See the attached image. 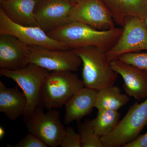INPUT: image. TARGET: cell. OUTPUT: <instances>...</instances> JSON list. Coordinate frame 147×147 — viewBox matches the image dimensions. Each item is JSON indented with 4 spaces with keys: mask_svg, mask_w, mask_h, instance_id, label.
Masks as SVG:
<instances>
[{
    "mask_svg": "<svg viewBox=\"0 0 147 147\" xmlns=\"http://www.w3.org/2000/svg\"><path fill=\"white\" fill-rule=\"evenodd\" d=\"M122 31V28L100 30L82 23L71 22L47 34L68 49L94 46L107 52L117 42Z\"/></svg>",
    "mask_w": 147,
    "mask_h": 147,
    "instance_id": "1",
    "label": "cell"
},
{
    "mask_svg": "<svg viewBox=\"0 0 147 147\" xmlns=\"http://www.w3.org/2000/svg\"><path fill=\"white\" fill-rule=\"evenodd\" d=\"M82 59V80L85 87L96 90L114 86L118 78L108 60L106 51L94 46L73 49Z\"/></svg>",
    "mask_w": 147,
    "mask_h": 147,
    "instance_id": "2",
    "label": "cell"
},
{
    "mask_svg": "<svg viewBox=\"0 0 147 147\" xmlns=\"http://www.w3.org/2000/svg\"><path fill=\"white\" fill-rule=\"evenodd\" d=\"M84 87L83 80L74 72L50 71L42 84L40 104L47 110L61 108Z\"/></svg>",
    "mask_w": 147,
    "mask_h": 147,
    "instance_id": "3",
    "label": "cell"
},
{
    "mask_svg": "<svg viewBox=\"0 0 147 147\" xmlns=\"http://www.w3.org/2000/svg\"><path fill=\"white\" fill-rule=\"evenodd\" d=\"M147 125V98L131 105L114 130L101 137L104 147H123L137 139Z\"/></svg>",
    "mask_w": 147,
    "mask_h": 147,
    "instance_id": "4",
    "label": "cell"
},
{
    "mask_svg": "<svg viewBox=\"0 0 147 147\" xmlns=\"http://www.w3.org/2000/svg\"><path fill=\"white\" fill-rule=\"evenodd\" d=\"M50 72L41 67L30 63L16 70L0 69V75L16 82L26 95L28 101L26 112L24 117L32 114L40 105V96L43 82Z\"/></svg>",
    "mask_w": 147,
    "mask_h": 147,
    "instance_id": "5",
    "label": "cell"
},
{
    "mask_svg": "<svg viewBox=\"0 0 147 147\" xmlns=\"http://www.w3.org/2000/svg\"><path fill=\"white\" fill-rule=\"evenodd\" d=\"M40 104L30 115L24 117V123L29 132L38 137L48 147L60 146L65 128L61 120V115L57 110L43 112Z\"/></svg>",
    "mask_w": 147,
    "mask_h": 147,
    "instance_id": "6",
    "label": "cell"
},
{
    "mask_svg": "<svg viewBox=\"0 0 147 147\" xmlns=\"http://www.w3.org/2000/svg\"><path fill=\"white\" fill-rule=\"evenodd\" d=\"M122 28L118 39L106 52L110 62L118 59L124 54L147 50V26L144 20L129 17Z\"/></svg>",
    "mask_w": 147,
    "mask_h": 147,
    "instance_id": "7",
    "label": "cell"
},
{
    "mask_svg": "<svg viewBox=\"0 0 147 147\" xmlns=\"http://www.w3.org/2000/svg\"><path fill=\"white\" fill-rule=\"evenodd\" d=\"M29 64L32 63L49 71L75 72L82 64V59L73 50H52L42 46L30 45Z\"/></svg>",
    "mask_w": 147,
    "mask_h": 147,
    "instance_id": "8",
    "label": "cell"
},
{
    "mask_svg": "<svg viewBox=\"0 0 147 147\" xmlns=\"http://www.w3.org/2000/svg\"><path fill=\"white\" fill-rule=\"evenodd\" d=\"M69 23L77 22L100 30L115 28V21L102 0H81L71 8Z\"/></svg>",
    "mask_w": 147,
    "mask_h": 147,
    "instance_id": "9",
    "label": "cell"
},
{
    "mask_svg": "<svg viewBox=\"0 0 147 147\" xmlns=\"http://www.w3.org/2000/svg\"><path fill=\"white\" fill-rule=\"evenodd\" d=\"M0 34L11 35L29 45L42 46L52 50H68L64 44L51 38L39 27L26 26L14 23L1 8Z\"/></svg>",
    "mask_w": 147,
    "mask_h": 147,
    "instance_id": "10",
    "label": "cell"
},
{
    "mask_svg": "<svg viewBox=\"0 0 147 147\" xmlns=\"http://www.w3.org/2000/svg\"><path fill=\"white\" fill-rule=\"evenodd\" d=\"M75 4L70 0H38L34 13L38 26L47 33L67 24Z\"/></svg>",
    "mask_w": 147,
    "mask_h": 147,
    "instance_id": "11",
    "label": "cell"
},
{
    "mask_svg": "<svg viewBox=\"0 0 147 147\" xmlns=\"http://www.w3.org/2000/svg\"><path fill=\"white\" fill-rule=\"evenodd\" d=\"M30 45L10 34H0V68L16 70L28 64Z\"/></svg>",
    "mask_w": 147,
    "mask_h": 147,
    "instance_id": "12",
    "label": "cell"
},
{
    "mask_svg": "<svg viewBox=\"0 0 147 147\" xmlns=\"http://www.w3.org/2000/svg\"><path fill=\"white\" fill-rule=\"evenodd\" d=\"M111 65L123 79V89L129 96L138 101L147 98L146 72L119 59L112 61Z\"/></svg>",
    "mask_w": 147,
    "mask_h": 147,
    "instance_id": "13",
    "label": "cell"
},
{
    "mask_svg": "<svg viewBox=\"0 0 147 147\" xmlns=\"http://www.w3.org/2000/svg\"><path fill=\"white\" fill-rule=\"evenodd\" d=\"M97 91L84 87L74 94L65 105L64 123L68 125L74 121L80 122L84 117L90 114L95 108Z\"/></svg>",
    "mask_w": 147,
    "mask_h": 147,
    "instance_id": "14",
    "label": "cell"
},
{
    "mask_svg": "<svg viewBox=\"0 0 147 147\" xmlns=\"http://www.w3.org/2000/svg\"><path fill=\"white\" fill-rule=\"evenodd\" d=\"M115 24L123 26L126 18L145 20L147 16V0H102Z\"/></svg>",
    "mask_w": 147,
    "mask_h": 147,
    "instance_id": "15",
    "label": "cell"
},
{
    "mask_svg": "<svg viewBox=\"0 0 147 147\" xmlns=\"http://www.w3.org/2000/svg\"><path fill=\"white\" fill-rule=\"evenodd\" d=\"M28 101L18 87L7 88L0 81V112L9 121L16 120L26 112Z\"/></svg>",
    "mask_w": 147,
    "mask_h": 147,
    "instance_id": "16",
    "label": "cell"
},
{
    "mask_svg": "<svg viewBox=\"0 0 147 147\" xmlns=\"http://www.w3.org/2000/svg\"><path fill=\"white\" fill-rule=\"evenodd\" d=\"M37 1L0 0V8L16 24L26 26H38L34 13Z\"/></svg>",
    "mask_w": 147,
    "mask_h": 147,
    "instance_id": "17",
    "label": "cell"
},
{
    "mask_svg": "<svg viewBox=\"0 0 147 147\" xmlns=\"http://www.w3.org/2000/svg\"><path fill=\"white\" fill-rule=\"evenodd\" d=\"M129 100V96L126 94H123L119 88L114 85L98 90L94 107L98 110L107 109L118 111Z\"/></svg>",
    "mask_w": 147,
    "mask_h": 147,
    "instance_id": "18",
    "label": "cell"
},
{
    "mask_svg": "<svg viewBox=\"0 0 147 147\" xmlns=\"http://www.w3.org/2000/svg\"><path fill=\"white\" fill-rule=\"evenodd\" d=\"M120 118V114L117 110L100 109L98 110L96 117L90 120V123L96 133L101 138L114 130Z\"/></svg>",
    "mask_w": 147,
    "mask_h": 147,
    "instance_id": "19",
    "label": "cell"
},
{
    "mask_svg": "<svg viewBox=\"0 0 147 147\" xmlns=\"http://www.w3.org/2000/svg\"><path fill=\"white\" fill-rule=\"evenodd\" d=\"M78 133L81 137L82 147H104L101 137L96 133L90 119L79 123Z\"/></svg>",
    "mask_w": 147,
    "mask_h": 147,
    "instance_id": "20",
    "label": "cell"
},
{
    "mask_svg": "<svg viewBox=\"0 0 147 147\" xmlns=\"http://www.w3.org/2000/svg\"><path fill=\"white\" fill-rule=\"evenodd\" d=\"M118 59L147 73V52L127 53L121 56Z\"/></svg>",
    "mask_w": 147,
    "mask_h": 147,
    "instance_id": "21",
    "label": "cell"
},
{
    "mask_svg": "<svg viewBox=\"0 0 147 147\" xmlns=\"http://www.w3.org/2000/svg\"><path fill=\"white\" fill-rule=\"evenodd\" d=\"M61 147H82L81 137L73 127H67L60 145Z\"/></svg>",
    "mask_w": 147,
    "mask_h": 147,
    "instance_id": "22",
    "label": "cell"
},
{
    "mask_svg": "<svg viewBox=\"0 0 147 147\" xmlns=\"http://www.w3.org/2000/svg\"><path fill=\"white\" fill-rule=\"evenodd\" d=\"M7 147H48L41 140L34 134L29 132L14 145L7 144Z\"/></svg>",
    "mask_w": 147,
    "mask_h": 147,
    "instance_id": "23",
    "label": "cell"
},
{
    "mask_svg": "<svg viewBox=\"0 0 147 147\" xmlns=\"http://www.w3.org/2000/svg\"><path fill=\"white\" fill-rule=\"evenodd\" d=\"M123 147H147V132L139 135L137 139L125 145Z\"/></svg>",
    "mask_w": 147,
    "mask_h": 147,
    "instance_id": "24",
    "label": "cell"
},
{
    "mask_svg": "<svg viewBox=\"0 0 147 147\" xmlns=\"http://www.w3.org/2000/svg\"><path fill=\"white\" fill-rule=\"evenodd\" d=\"M5 130L3 127L0 126V139H2L5 136Z\"/></svg>",
    "mask_w": 147,
    "mask_h": 147,
    "instance_id": "25",
    "label": "cell"
},
{
    "mask_svg": "<svg viewBox=\"0 0 147 147\" xmlns=\"http://www.w3.org/2000/svg\"><path fill=\"white\" fill-rule=\"evenodd\" d=\"M70 1H71L72 2L74 3H76L79 2V1H80L81 0H70Z\"/></svg>",
    "mask_w": 147,
    "mask_h": 147,
    "instance_id": "26",
    "label": "cell"
},
{
    "mask_svg": "<svg viewBox=\"0 0 147 147\" xmlns=\"http://www.w3.org/2000/svg\"><path fill=\"white\" fill-rule=\"evenodd\" d=\"M145 23H146V25L147 26V16L146 17V18H145L144 20Z\"/></svg>",
    "mask_w": 147,
    "mask_h": 147,
    "instance_id": "27",
    "label": "cell"
}]
</instances>
